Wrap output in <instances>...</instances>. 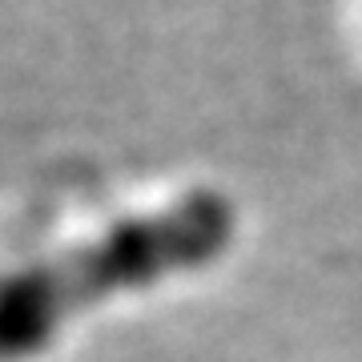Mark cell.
Returning <instances> with one entry per match:
<instances>
[{
	"label": "cell",
	"instance_id": "1",
	"mask_svg": "<svg viewBox=\"0 0 362 362\" xmlns=\"http://www.w3.org/2000/svg\"><path fill=\"white\" fill-rule=\"evenodd\" d=\"M238 209L218 189H189L165 209L125 218L85 246L25 266L0 294V354L33 358L89 306L145 290L173 274L202 270L230 250Z\"/></svg>",
	"mask_w": 362,
	"mask_h": 362
}]
</instances>
